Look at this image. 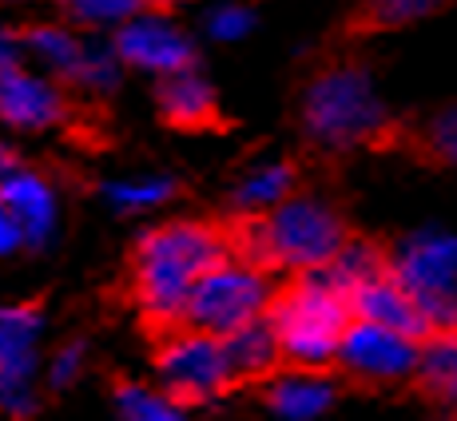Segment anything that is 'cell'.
Listing matches in <instances>:
<instances>
[{
    "label": "cell",
    "mask_w": 457,
    "mask_h": 421,
    "mask_svg": "<svg viewBox=\"0 0 457 421\" xmlns=\"http://www.w3.org/2000/svg\"><path fill=\"white\" fill-rule=\"evenodd\" d=\"M223 262L227 243L219 219H167L139 235L128 259V291L152 342L183 330L195 283Z\"/></svg>",
    "instance_id": "cell-2"
},
{
    "label": "cell",
    "mask_w": 457,
    "mask_h": 421,
    "mask_svg": "<svg viewBox=\"0 0 457 421\" xmlns=\"http://www.w3.org/2000/svg\"><path fill=\"white\" fill-rule=\"evenodd\" d=\"M60 12L68 21L84 24V29H100V24H128L131 16L147 12L144 0H56Z\"/></svg>",
    "instance_id": "cell-23"
},
{
    "label": "cell",
    "mask_w": 457,
    "mask_h": 421,
    "mask_svg": "<svg viewBox=\"0 0 457 421\" xmlns=\"http://www.w3.org/2000/svg\"><path fill=\"white\" fill-rule=\"evenodd\" d=\"M21 48H29L32 56H40L44 64L60 76V80H68V76L76 72V64L84 60L87 40L76 37L68 24H29V29L21 32Z\"/></svg>",
    "instance_id": "cell-21"
},
{
    "label": "cell",
    "mask_w": 457,
    "mask_h": 421,
    "mask_svg": "<svg viewBox=\"0 0 457 421\" xmlns=\"http://www.w3.org/2000/svg\"><path fill=\"white\" fill-rule=\"evenodd\" d=\"M354 235L338 199L319 191H298L275 210H262V239H267V267L291 270V275H314L346 247Z\"/></svg>",
    "instance_id": "cell-4"
},
{
    "label": "cell",
    "mask_w": 457,
    "mask_h": 421,
    "mask_svg": "<svg viewBox=\"0 0 457 421\" xmlns=\"http://www.w3.org/2000/svg\"><path fill=\"white\" fill-rule=\"evenodd\" d=\"M394 155L429 171H457V100L402 111Z\"/></svg>",
    "instance_id": "cell-11"
},
{
    "label": "cell",
    "mask_w": 457,
    "mask_h": 421,
    "mask_svg": "<svg viewBox=\"0 0 457 421\" xmlns=\"http://www.w3.org/2000/svg\"><path fill=\"white\" fill-rule=\"evenodd\" d=\"M450 4L453 0H350V8L330 29L327 44L358 48L374 37H390V32H402L410 24L429 21V16H442Z\"/></svg>",
    "instance_id": "cell-12"
},
{
    "label": "cell",
    "mask_w": 457,
    "mask_h": 421,
    "mask_svg": "<svg viewBox=\"0 0 457 421\" xmlns=\"http://www.w3.org/2000/svg\"><path fill=\"white\" fill-rule=\"evenodd\" d=\"M402 111L386 108L374 68L358 48L322 44L303 60L291 92V124L298 152L319 171L342 168L350 155H394Z\"/></svg>",
    "instance_id": "cell-1"
},
{
    "label": "cell",
    "mask_w": 457,
    "mask_h": 421,
    "mask_svg": "<svg viewBox=\"0 0 457 421\" xmlns=\"http://www.w3.org/2000/svg\"><path fill=\"white\" fill-rule=\"evenodd\" d=\"M445 421H457V414H450V417H445Z\"/></svg>",
    "instance_id": "cell-31"
},
{
    "label": "cell",
    "mask_w": 457,
    "mask_h": 421,
    "mask_svg": "<svg viewBox=\"0 0 457 421\" xmlns=\"http://www.w3.org/2000/svg\"><path fill=\"white\" fill-rule=\"evenodd\" d=\"M346 302H350V318L354 322H370V326L394 330V334L418 342V346L434 334V326H429V318L421 314V306L410 298V291L394 275L350 291Z\"/></svg>",
    "instance_id": "cell-15"
},
{
    "label": "cell",
    "mask_w": 457,
    "mask_h": 421,
    "mask_svg": "<svg viewBox=\"0 0 457 421\" xmlns=\"http://www.w3.org/2000/svg\"><path fill=\"white\" fill-rule=\"evenodd\" d=\"M155 111L167 128L175 131H191V136H204V131H231V120L219 108L215 87L204 80L199 68L179 76H163L155 84Z\"/></svg>",
    "instance_id": "cell-13"
},
{
    "label": "cell",
    "mask_w": 457,
    "mask_h": 421,
    "mask_svg": "<svg viewBox=\"0 0 457 421\" xmlns=\"http://www.w3.org/2000/svg\"><path fill=\"white\" fill-rule=\"evenodd\" d=\"M84 358H87V342L84 338H72L52 354V366H48V385L52 390H68L84 370Z\"/></svg>",
    "instance_id": "cell-25"
},
{
    "label": "cell",
    "mask_w": 457,
    "mask_h": 421,
    "mask_svg": "<svg viewBox=\"0 0 457 421\" xmlns=\"http://www.w3.org/2000/svg\"><path fill=\"white\" fill-rule=\"evenodd\" d=\"M0 203L16 219L24 235V247H44L56 231V195H52L48 179L37 171H16L8 183H0Z\"/></svg>",
    "instance_id": "cell-17"
},
{
    "label": "cell",
    "mask_w": 457,
    "mask_h": 421,
    "mask_svg": "<svg viewBox=\"0 0 457 421\" xmlns=\"http://www.w3.org/2000/svg\"><path fill=\"white\" fill-rule=\"evenodd\" d=\"M155 374H160V390L179 409L207 406V401L231 393L223 342L204 334V330L183 326L155 342Z\"/></svg>",
    "instance_id": "cell-6"
},
{
    "label": "cell",
    "mask_w": 457,
    "mask_h": 421,
    "mask_svg": "<svg viewBox=\"0 0 457 421\" xmlns=\"http://www.w3.org/2000/svg\"><path fill=\"white\" fill-rule=\"evenodd\" d=\"M254 24V12L247 4H219L215 12L207 16V37L211 40H239L247 37Z\"/></svg>",
    "instance_id": "cell-26"
},
{
    "label": "cell",
    "mask_w": 457,
    "mask_h": 421,
    "mask_svg": "<svg viewBox=\"0 0 457 421\" xmlns=\"http://www.w3.org/2000/svg\"><path fill=\"white\" fill-rule=\"evenodd\" d=\"M338 385L330 378H303V374H283L278 382L262 385L259 401L283 421H314L322 417L338 398Z\"/></svg>",
    "instance_id": "cell-20"
},
{
    "label": "cell",
    "mask_w": 457,
    "mask_h": 421,
    "mask_svg": "<svg viewBox=\"0 0 457 421\" xmlns=\"http://www.w3.org/2000/svg\"><path fill=\"white\" fill-rule=\"evenodd\" d=\"M112 52L120 56V64L139 68V72H155L160 80L199 68L195 40L160 12H139L128 24H120L116 37H112Z\"/></svg>",
    "instance_id": "cell-9"
},
{
    "label": "cell",
    "mask_w": 457,
    "mask_h": 421,
    "mask_svg": "<svg viewBox=\"0 0 457 421\" xmlns=\"http://www.w3.org/2000/svg\"><path fill=\"white\" fill-rule=\"evenodd\" d=\"M21 247H24L21 227H16L12 215H8V207L0 203V254H12V251H21Z\"/></svg>",
    "instance_id": "cell-27"
},
{
    "label": "cell",
    "mask_w": 457,
    "mask_h": 421,
    "mask_svg": "<svg viewBox=\"0 0 457 421\" xmlns=\"http://www.w3.org/2000/svg\"><path fill=\"white\" fill-rule=\"evenodd\" d=\"M72 120V100L64 87L24 72L21 64L0 68V124L16 131H44Z\"/></svg>",
    "instance_id": "cell-10"
},
{
    "label": "cell",
    "mask_w": 457,
    "mask_h": 421,
    "mask_svg": "<svg viewBox=\"0 0 457 421\" xmlns=\"http://www.w3.org/2000/svg\"><path fill=\"white\" fill-rule=\"evenodd\" d=\"M426 406L457 414V334H429L418 346V370L406 385Z\"/></svg>",
    "instance_id": "cell-18"
},
{
    "label": "cell",
    "mask_w": 457,
    "mask_h": 421,
    "mask_svg": "<svg viewBox=\"0 0 457 421\" xmlns=\"http://www.w3.org/2000/svg\"><path fill=\"white\" fill-rule=\"evenodd\" d=\"M16 171H24V163H21V155L12 152V147L4 144V139H0V183H8L12 179Z\"/></svg>",
    "instance_id": "cell-29"
},
{
    "label": "cell",
    "mask_w": 457,
    "mask_h": 421,
    "mask_svg": "<svg viewBox=\"0 0 457 421\" xmlns=\"http://www.w3.org/2000/svg\"><path fill=\"white\" fill-rule=\"evenodd\" d=\"M311 171H319V168H314L303 152L283 155V160H267V163H259V168H247L239 175V183L231 187V210H243V215L275 210L291 195L306 191Z\"/></svg>",
    "instance_id": "cell-16"
},
{
    "label": "cell",
    "mask_w": 457,
    "mask_h": 421,
    "mask_svg": "<svg viewBox=\"0 0 457 421\" xmlns=\"http://www.w3.org/2000/svg\"><path fill=\"white\" fill-rule=\"evenodd\" d=\"M418 370V342L394 334V330L350 322L338 346V382L366 393L406 390Z\"/></svg>",
    "instance_id": "cell-7"
},
{
    "label": "cell",
    "mask_w": 457,
    "mask_h": 421,
    "mask_svg": "<svg viewBox=\"0 0 457 421\" xmlns=\"http://www.w3.org/2000/svg\"><path fill=\"white\" fill-rule=\"evenodd\" d=\"M12 4H24V0H12Z\"/></svg>",
    "instance_id": "cell-32"
},
{
    "label": "cell",
    "mask_w": 457,
    "mask_h": 421,
    "mask_svg": "<svg viewBox=\"0 0 457 421\" xmlns=\"http://www.w3.org/2000/svg\"><path fill=\"white\" fill-rule=\"evenodd\" d=\"M267 322L283 346L287 374L338 382V346L350 318V302L322 275H291L267 306Z\"/></svg>",
    "instance_id": "cell-3"
},
{
    "label": "cell",
    "mask_w": 457,
    "mask_h": 421,
    "mask_svg": "<svg viewBox=\"0 0 457 421\" xmlns=\"http://www.w3.org/2000/svg\"><path fill=\"white\" fill-rule=\"evenodd\" d=\"M112 401L120 421H187V409H179L163 390H152L144 382L112 378Z\"/></svg>",
    "instance_id": "cell-22"
},
{
    "label": "cell",
    "mask_w": 457,
    "mask_h": 421,
    "mask_svg": "<svg viewBox=\"0 0 457 421\" xmlns=\"http://www.w3.org/2000/svg\"><path fill=\"white\" fill-rule=\"evenodd\" d=\"M270 283L267 275L251 267L227 259L223 267L207 270L195 283V291L187 298V310H183V326L187 330H204L211 338H227L239 326L262 318L270 306Z\"/></svg>",
    "instance_id": "cell-5"
},
{
    "label": "cell",
    "mask_w": 457,
    "mask_h": 421,
    "mask_svg": "<svg viewBox=\"0 0 457 421\" xmlns=\"http://www.w3.org/2000/svg\"><path fill=\"white\" fill-rule=\"evenodd\" d=\"M147 4V12H163V8H171V4H183V0H144Z\"/></svg>",
    "instance_id": "cell-30"
},
{
    "label": "cell",
    "mask_w": 457,
    "mask_h": 421,
    "mask_svg": "<svg viewBox=\"0 0 457 421\" xmlns=\"http://www.w3.org/2000/svg\"><path fill=\"white\" fill-rule=\"evenodd\" d=\"M44 326L40 302H12L0 306V409L16 421L37 414V338Z\"/></svg>",
    "instance_id": "cell-8"
},
{
    "label": "cell",
    "mask_w": 457,
    "mask_h": 421,
    "mask_svg": "<svg viewBox=\"0 0 457 421\" xmlns=\"http://www.w3.org/2000/svg\"><path fill=\"white\" fill-rule=\"evenodd\" d=\"M175 195H179V183L167 179V175H160V179H139V183H108L104 187V199L120 210H147Z\"/></svg>",
    "instance_id": "cell-24"
},
{
    "label": "cell",
    "mask_w": 457,
    "mask_h": 421,
    "mask_svg": "<svg viewBox=\"0 0 457 421\" xmlns=\"http://www.w3.org/2000/svg\"><path fill=\"white\" fill-rule=\"evenodd\" d=\"M223 342V358H227V374H231V393L235 390H262V385L278 382L287 374L283 366V346H278L275 326L262 318L239 326L235 334L219 338Z\"/></svg>",
    "instance_id": "cell-14"
},
{
    "label": "cell",
    "mask_w": 457,
    "mask_h": 421,
    "mask_svg": "<svg viewBox=\"0 0 457 421\" xmlns=\"http://www.w3.org/2000/svg\"><path fill=\"white\" fill-rule=\"evenodd\" d=\"M390 259H394V243L390 239H378V235H358L354 231L346 239V247L334 254L322 270H314V275L327 278L334 291L350 294V291H358V286L378 283V278L390 275Z\"/></svg>",
    "instance_id": "cell-19"
},
{
    "label": "cell",
    "mask_w": 457,
    "mask_h": 421,
    "mask_svg": "<svg viewBox=\"0 0 457 421\" xmlns=\"http://www.w3.org/2000/svg\"><path fill=\"white\" fill-rule=\"evenodd\" d=\"M16 52H21V32H8L0 24V68L16 64Z\"/></svg>",
    "instance_id": "cell-28"
}]
</instances>
